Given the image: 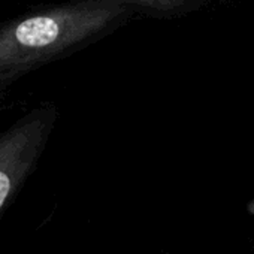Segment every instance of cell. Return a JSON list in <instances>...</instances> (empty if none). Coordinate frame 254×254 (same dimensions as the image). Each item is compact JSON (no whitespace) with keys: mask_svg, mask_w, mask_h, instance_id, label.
<instances>
[{"mask_svg":"<svg viewBox=\"0 0 254 254\" xmlns=\"http://www.w3.org/2000/svg\"><path fill=\"white\" fill-rule=\"evenodd\" d=\"M57 118V106L44 102L0 133V209L35 168L51 138Z\"/></svg>","mask_w":254,"mask_h":254,"instance_id":"7a4b0ae2","label":"cell"},{"mask_svg":"<svg viewBox=\"0 0 254 254\" xmlns=\"http://www.w3.org/2000/svg\"><path fill=\"white\" fill-rule=\"evenodd\" d=\"M9 84H0V106L3 105L5 99H6V94H8V90H9Z\"/></svg>","mask_w":254,"mask_h":254,"instance_id":"277c9868","label":"cell"},{"mask_svg":"<svg viewBox=\"0 0 254 254\" xmlns=\"http://www.w3.org/2000/svg\"><path fill=\"white\" fill-rule=\"evenodd\" d=\"M133 11L106 0H67L0 24V84L64 59L109 36Z\"/></svg>","mask_w":254,"mask_h":254,"instance_id":"6da1fadb","label":"cell"},{"mask_svg":"<svg viewBox=\"0 0 254 254\" xmlns=\"http://www.w3.org/2000/svg\"><path fill=\"white\" fill-rule=\"evenodd\" d=\"M148 15H175L193 9L203 0H106Z\"/></svg>","mask_w":254,"mask_h":254,"instance_id":"3957f363","label":"cell"}]
</instances>
